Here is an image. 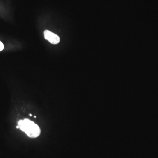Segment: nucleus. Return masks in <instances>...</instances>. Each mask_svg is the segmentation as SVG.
<instances>
[{
    "instance_id": "nucleus-1",
    "label": "nucleus",
    "mask_w": 158,
    "mask_h": 158,
    "mask_svg": "<svg viewBox=\"0 0 158 158\" xmlns=\"http://www.w3.org/2000/svg\"><path fill=\"white\" fill-rule=\"evenodd\" d=\"M18 126L20 129L24 132L30 138H37L40 134V130L38 125L29 119L19 120Z\"/></svg>"
},
{
    "instance_id": "nucleus-2",
    "label": "nucleus",
    "mask_w": 158,
    "mask_h": 158,
    "mask_svg": "<svg viewBox=\"0 0 158 158\" xmlns=\"http://www.w3.org/2000/svg\"><path fill=\"white\" fill-rule=\"evenodd\" d=\"M44 37L45 39L53 45H56L60 42V39L59 37L56 34L48 30H45L44 31Z\"/></svg>"
},
{
    "instance_id": "nucleus-3",
    "label": "nucleus",
    "mask_w": 158,
    "mask_h": 158,
    "mask_svg": "<svg viewBox=\"0 0 158 158\" xmlns=\"http://www.w3.org/2000/svg\"><path fill=\"white\" fill-rule=\"evenodd\" d=\"M4 48V45L3 44L1 41H0V51H2Z\"/></svg>"
},
{
    "instance_id": "nucleus-4",
    "label": "nucleus",
    "mask_w": 158,
    "mask_h": 158,
    "mask_svg": "<svg viewBox=\"0 0 158 158\" xmlns=\"http://www.w3.org/2000/svg\"><path fill=\"white\" fill-rule=\"evenodd\" d=\"M16 128H19V126H17Z\"/></svg>"
},
{
    "instance_id": "nucleus-5",
    "label": "nucleus",
    "mask_w": 158,
    "mask_h": 158,
    "mask_svg": "<svg viewBox=\"0 0 158 158\" xmlns=\"http://www.w3.org/2000/svg\"><path fill=\"white\" fill-rule=\"evenodd\" d=\"M30 116H32V115L31 114H30Z\"/></svg>"
}]
</instances>
